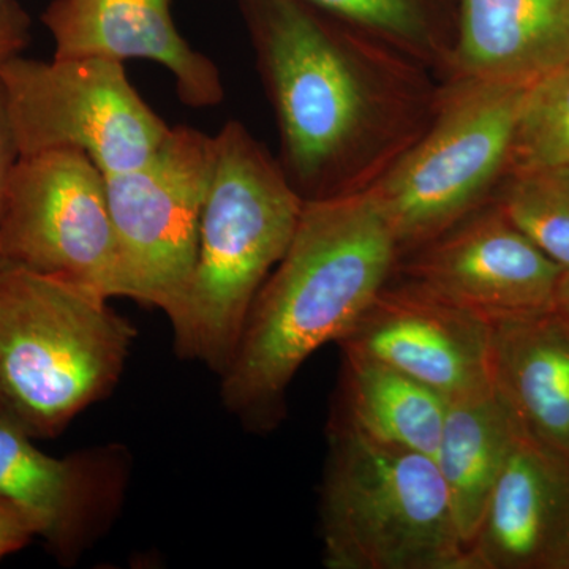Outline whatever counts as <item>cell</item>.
<instances>
[{
  "label": "cell",
  "instance_id": "14",
  "mask_svg": "<svg viewBox=\"0 0 569 569\" xmlns=\"http://www.w3.org/2000/svg\"><path fill=\"white\" fill-rule=\"evenodd\" d=\"M471 569H569V462L520 436L468 549Z\"/></svg>",
  "mask_w": 569,
  "mask_h": 569
},
{
  "label": "cell",
  "instance_id": "18",
  "mask_svg": "<svg viewBox=\"0 0 569 569\" xmlns=\"http://www.w3.org/2000/svg\"><path fill=\"white\" fill-rule=\"evenodd\" d=\"M342 353V388L332 415L378 443L436 458L447 397L376 359Z\"/></svg>",
  "mask_w": 569,
  "mask_h": 569
},
{
  "label": "cell",
  "instance_id": "19",
  "mask_svg": "<svg viewBox=\"0 0 569 569\" xmlns=\"http://www.w3.org/2000/svg\"><path fill=\"white\" fill-rule=\"evenodd\" d=\"M425 63L441 81L451 70L458 0H309Z\"/></svg>",
  "mask_w": 569,
  "mask_h": 569
},
{
  "label": "cell",
  "instance_id": "13",
  "mask_svg": "<svg viewBox=\"0 0 569 569\" xmlns=\"http://www.w3.org/2000/svg\"><path fill=\"white\" fill-rule=\"evenodd\" d=\"M173 0H52L41 13L54 41V58L146 59L173 77L186 107H219L224 88L219 67L179 32Z\"/></svg>",
  "mask_w": 569,
  "mask_h": 569
},
{
  "label": "cell",
  "instance_id": "9",
  "mask_svg": "<svg viewBox=\"0 0 569 569\" xmlns=\"http://www.w3.org/2000/svg\"><path fill=\"white\" fill-rule=\"evenodd\" d=\"M0 263L123 298L103 171L70 149L21 156L0 222Z\"/></svg>",
  "mask_w": 569,
  "mask_h": 569
},
{
  "label": "cell",
  "instance_id": "24",
  "mask_svg": "<svg viewBox=\"0 0 569 569\" xmlns=\"http://www.w3.org/2000/svg\"><path fill=\"white\" fill-rule=\"evenodd\" d=\"M36 539L31 523L18 509L0 498V560L28 548Z\"/></svg>",
  "mask_w": 569,
  "mask_h": 569
},
{
  "label": "cell",
  "instance_id": "21",
  "mask_svg": "<svg viewBox=\"0 0 569 569\" xmlns=\"http://www.w3.org/2000/svg\"><path fill=\"white\" fill-rule=\"evenodd\" d=\"M535 164H569V61L523 100L509 170Z\"/></svg>",
  "mask_w": 569,
  "mask_h": 569
},
{
  "label": "cell",
  "instance_id": "4",
  "mask_svg": "<svg viewBox=\"0 0 569 569\" xmlns=\"http://www.w3.org/2000/svg\"><path fill=\"white\" fill-rule=\"evenodd\" d=\"M134 339L99 291L0 263V421L58 438L114 391Z\"/></svg>",
  "mask_w": 569,
  "mask_h": 569
},
{
  "label": "cell",
  "instance_id": "2",
  "mask_svg": "<svg viewBox=\"0 0 569 569\" xmlns=\"http://www.w3.org/2000/svg\"><path fill=\"white\" fill-rule=\"evenodd\" d=\"M399 257L369 192L306 201L293 241L254 298L220 376L224 410L250 432L277 429L296 373L350 332L395 276Z\"/></svg>",
  "mask_w": 569,
  "mask_h": 569
},
{
  "label": "cell",
  "instance_id": "23",
  "mask_svg": "<svg viewBox=\"0 0 569 569\" xmlns=\"http://www.w3.org/2000/svg\"><path fill=\"white\" fill-rule=\"evenodd\" d=\"M21 153L11 127L9 110H7L6 93L0 84V222H2L3 209H6L7 194L14 167L20 160Z\"/></svg>",
  "mask_w": 569,
  "mask_h": 569
},
{
  "label": "cell",
  "instance_id": "1",
  "mask_svg": "<svg viewBox=\"0 0 569 569\" xmlns=\"http://www.w3.org/2000/svg\"><path fill=\"white\" fill-rule=\"evenodd\" d=\"M305 201L365 193L419 140L443 81L425 63L309 0H238Z\"/></svg>",
  "mask_w": 569,
  "mask_h": 569
},
{
  "label": "cell",
  "instance_id": "25",
  "mask_svg": "<svg viewBox=\"0 0 569 569\" xmlns=\"http://www.w3.org/2000/svg\"><path fill=\"white\" fill-rule=\"evenodd\" d=\"M553 310L569 326V268L563 269V272H561L559 284H557Z\"/></svg>",
  "mask_w": 569,
  "mask_h": 569
},
{
  "label": "cell",
  "instance_id": "20",
  "mask_svg": "<svg viewBox=\"0 0 569 569\" xmlns=\"http://www.w3.org/2000/svg\"><path fill=\"white\" fill-rule=\"evenodd\" d=\"M493 203L550 260L569 268V164L512 168Z\"/></svg>",
  "mask_w": 569,
  "mask_h": 569
},
{
  "label": "cell",
  "instance_id": "7",
  "mask_svg": "<svg viewBox=\"0 0 569 569\" xmlns=\"http://www.w3.org/2000/svg\"><path fill=\"white\" fill-rule=\"evenodd\" d=\"M0 84L21 156L70 149L103 174L123 173L148 162L171 130L116 59L20 54L0 67Z\"/></svg>",
  "mask_w": 569,
  "mask_h": 569
},
{
  "label": "cell",
  "instance_id": "8",
  "mask_svg": "<svg viewBox=\"0 0 569 569\" xmlns=\"http://www.w3.org/2000/svg\"><path fill=\"white\" fill-rule=\"evenodd\" d=\"M213 137L171 127L148 162L104 174L123 298L167 313L192 274L211 182Z\"/></svg>",
  "mask_w": 569,
  "mask_h": 569
},
{
  "label": "cell",
  "instance_id": "3",
  "mask_svg": "<svg viewBox=\"0 0 569 569\" xmlns=\"http://www.w3.org/2000/svg\"><path fill=\"white\" fill-rule=\"evenodd\" d=\"M305 204L263 142L242 122L224 123L213 137L192 274L164 313L176 353L222 376L254 298L293 241Z\"/></svg>",
  "mask_w": 569,
  "mask_h": 569
},
{
  "label": "cell",
  "instance_id": "17",
  "mask_svg": "<svg viewBox=\"0 0 569 569\" xmlns=\"http://www.w3.org/2000/svg\"><path fill=\"white\" fill-rule=\"evenodd\" d=\"M522 430L493 383L448 400L436 463L470 549L486 505Z\"/></svg>",
  "mask_w": 569,
  "mask_h": 569
},
{
  "label": "cell",
  "instance_id": "11",
  "mask_svg": "<svg viewBox=\"0 0 569 569\" xmlns=\"http://www.w3.org/2000/svg\"><path fill=\"white\" fill-rule=\"evenodd\" d=\"M33 441L0 421V498L24 516L59 563H77L121 511L129 452L108 445L52 458Z\"/></svg>",
  "mask_w": 569,
  "mask_h": 569
},
{
  "label": "cell",
  "instance_id": "22",
  "mask_svg": "<svg viewBox=\"0 0 569 569\" xmlns=\"http://www.w3.org/2000/svg\"><path fill=\"white\" fill-rule=\"evenodd\" d=\"M31 40V18L17 0L0 7V67L21 54Z\"/></svg>",
  "mask_w": 569,
  "mask_h": 569
},
{
  "label": "cell",
  "instance_id": "6",
  "mask_svg": "<svg viewBox=\"0 0 569 569\" xmlns=\"http://www.w3.org/2000/svg\"><path fill=\"white\" fill-rule=\"evenodd\" d=\"M529 89L443 81L426 132L367 190L383 212L400 257L493 201L511 168Z\"/></svg>",
  "mask_w": 569,
  "mask_h": 569
},
{
  "label": "cell",
  "instance_id": "16",
  "mask_svg": "<svg viewBox=\"0 0 569 569\" xmlns=\"http://www.w3.org/2000/svg\"><path fill=\"white\" fill-rule=\"evenodd\" d=\"M490 377L523 436L569 462V326L559 313L490 320Z\"/></svg>",
  "mask_w": 569,
  "mask_h": 569
},
{
  "label": "cell",
  "instance_id": "10",
  "mask_svg": "<svg viewBox=\"0 0 569 569\" xmlns=\"http://www.w3.org/2000/svg\"><path fill=\"white\" fill-rule=\"evenodd\" d=\"M561 272L490 201L399 257L392 279L490 321L552 310Z\"/></svg>",
  "mask_w": 569,
  "mask_h": 569
},
{
  "label": "cell",
  "instance_id": "26",
  "mask_svg": "<svg viewBox=\"0 0 569 569\" xmlns=\"http://www.w3.org/2000/svg\"><path fill=\"white\" fill-rule=\"evenodd\" d=\"M3 3H6V0H0V7H2Z\"/></svg>",
  "mask_w": 569,
  "mask_h": 569
},
{
  "label": "cell",
  "instance_id": "15",
  "mask_svg": "<svg viewBox=\"0 0 569 569\" xmlns=\"http://www.w3.org/2000/svg\"><path fill=\"white\" fill-rule=\"evenodd\" d=\"M569 61V0H458L447 80L531 88Z\"/></svg>",
  "mask_w": 569,
  "mask_h": 569
},
{
  "label": "cell",
  "instance_id": "12",
  "mask_svg": "<svg viewBox=\"0 0 569 569\" xmlns=\"http://www.w3.org/2000/svg\"><path fill=\"white\" fill-rule=\"evenodd\" d=\"M339 346L448 400L492 385L490 321L400 280L385 284Z\"/></svg>",
  "mask_w": 569,
  "mask_h": 569
},
{
  "label": "cell",
  "instance_id": "5",
  "mask_svg": "<svg viewBox=\"0 0 569 569\" xmlns=\"http://www.w3.org/2000/svg\"><path fill=\"white\" fill-rule=\"evenodd\" d=\"M328 569H471L436 459L332 415L320 488Z\"/></svg>",
  "mask_w": 569,
  "mask_h": 569
}]
</instances>
